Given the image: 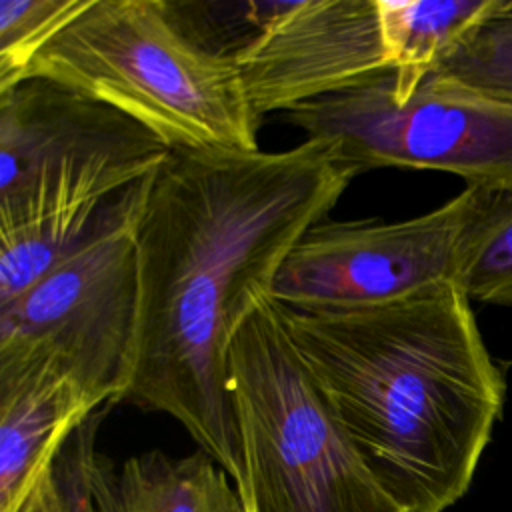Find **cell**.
Listing matches in <instances>:
<instances>
[{
    "instance_id": "1",
    "label": "cell",
    "mask_w": 512,
    "mask_h": 512,
    "mask_svg": "<svg viewBox=\"0 0 512 512\" xmlns=\"http://www.w3.org/2000/svg\"><path fill=\"white\" fill-rule=\"evenodd\" d=\"M354 176L306 140L282 152L172 150L148 178L136 226V362L122 402L178 420L238 494L232 338Z\"/></svg>"
},
{
    "instance_id": "12",
    "label": "cell",
    "mask_w": 512,
    "mask_h": 512,
    "mask_svg": "<svg viewBox=\"0 0 512 512\" xmlns=\"http://www.w3.org/2000/svg\"><path fill=\"white\" fill-rule=\"evenodd\" d=\"M500 4L502 0H378L382 36L392 62V96L410 98Z\"/></svg>"
},
{
    "instance_id": "11",
    "label": "cell",
    "mask_w": 512,
    "mask_h": 512,
    "mask_svg": "<svg viewBox=\"0 0 512 512\" xmlns=\"http://www.w3.org/2000/svg\"><path fill=\"white\" fill-rule=\"evenodd\" d=\"M232 484L202 450L182 458L150 450L120 468L96 450L90 468L94 512H244Z\"/></svg>"
},
{
    "instance_id": "16",
    "label": "cell",
    "mask_w": 512,
    "mask_h": 512,
    "mask_svg": "<svg viewBox=\"0 0 512 512\" xmlns=\"http://www.w3.org/2000/svg\"><path fill=\"white\" fill-rule=\"evenodd\" d=\"M110 408L112 404L102 406L80 422L54 456L52 472L64 512H94L90 468L96 454L98 428Z\"/></svg>"
},
{
    "instance_id": "6",
    "label": "cell",
    "mask_w": 512,
    "mask_h": 512,
    "mask_svg": "<svg viewBox=\"0 0 512 512\" xmlns=\"http://www.w3.org/2000/svg\"><path fill=\"white\" fill-rule=\"evenodd\" d=\"M146 184L112 198L64 258L0 306V356L52 358L94 408L122 402L134 374Z\"/></svg>"
},
{
    "instance_id": "13",
    "label": "cell",
    "mask_w": 512,
    "mask_h": 512,
    "mask_svg": "<svg viewBox=\"0 0 512 512\" xmlns=\"http://www.w3.org/2000/svg\"><path fill=\"white\" fill-rule=\"evenodd\" d=\"M428 78L512 102V0H502Z\"/></svg>"
},
{
    "instance_id": "9",
    "label": "cell",
    "mask_w": 512,
    "mask_h": 512,
    "mask_svg": "<svg viewBox=\"0 0 512 512\" xmlns=\"http://www.w3.org/2000/svg\"><path fill=\"white\" fill-rule=\"evenodd\" d=\"M232 62L258 118L392 72L378 0L270 2Z\"/></svg>"
},
{
    "instance_id": "2",
    "label": "cell",
    "mask_w": 512,
    "mask_h": 512,
    "mask_svg": "<svg viewBox=\"0 0 512 512\" xmlns=\"http://www.w3.org/2000/svg\"><path fill=\"white\" fill-rule=\"evenodd\" d=\"M460 284L356 308H284L288 332L364 466L404 512L470 488L506 384Z\"/></svg>"
},
{
    "instance_id": "7",
    "label": "cell",
    "mask_w": 512,
    "mask_h": 512,
    "mask_svg": "<svg viewBox=\"0 0 512 512\" xmlns=\"http://www.w3.org/2000/svg\"><path fill=\"white\" fill-rule=\"evenodd\" d=\"M390 74L284 116L356 174L390 166L442 170L466 186L512 192V102L434 78L396 100Z\"/></svg>"
},
{
    "instance_id": "5",
    "label": "cell",
    "mask_w": 512,
    "mask_h": 512,
    "mask_svg": "<svg viewBox=\"0 0 512 512\" xmlns=\"http://www.w3.org/2000/svg\"><path fill=\"white\" fill-rule=\"evenodd\" d=\"M244 512H404L378 486L264 296L228 350Z\"/></svg>"
},
{
    "instance_id": "15",
    "label": "cell",
    "mask_w": 512,
    "mask_h": 512,
    "mask_svg": "<svg viewBox=\"0 0 512 512\" xmlns=\"http://www.w3.org/2000/svg\"><path fill=\"white\" fill-rule=\"evenodd\" d=\"M460 286L470 300L512 306V192H494L476 230Z\"/></svg>"
},
{
    "instance_id": "17",
    "label": "cell",
    "mask_w": 512,
    "mask_h": 512,
    "mask_svg": "<svg viewBox=\"0 0 512 512\" xmlns=\"http://www.w3.org/2000/svg\"><path fill=\"white\" fill-rule=\"evenodd\" d=\"M18 512H64L52 464L40 474V478L36 480L34 488L30 490Z\"/></svg>"
},
{
    "instance_id": "4",
    "label": "cell",
    "mask_w": 512,
    "mask_h": 512,
    "mask_svg": "<svg viewBox=\"0 0 512 512\" xmlns=\"http://www.w3.org/2000/svg\"><path fill=\"white\" fill-rule=\"evenodd\" d=\"M32 76L126 114L170 150H260L232 58L194 40L164 0H92L32 60Z\"/></svg>"
},
{
    "instance_id": "3",
    "label": "cell",
    "mask_w": 512,
    "mask_h": 512,
    "mask_svg": "<svg viewBox=\"0 0 512 512\" xmlns=\"http://www.w3.org/2000/svg\"><path fill=\"white\" fill-rule=\"evenodd\" d=\"M172 150L126 114L46 78L0 92V306L64 258Z\"/></svg>"
},
{
    "instance_id": "14",
    "label": "cell",
    "mask_w": 512,
    "mask_h": 512,
    "mask_svg": "<svg viewBox=\"0 0 512 512\" xmlns=\"http://www.w3.org/2000/svg\"><path fill=\"white\" fill-rule=\"evenodd\" d=\"M92 0H0V92L26 78L42 48Z\"/></svg>"
},
{
    "instance_id": "8",
    "label": "cell",
    "mask_w": 512,
    "mask_h": 512,
    "mask_svg": "<svg viewBox=\"0 0 512 512\" xmlns=\"http://www.w3.org/2000/svg\"><path fill=\"white\" fill-rule=\"evenodd\" d=\"M490 190L466 186L442 206L398 222H318L286 254L270 298L294 310L384 304L460 284Z\"/></svg>"
},
{
    "instance_id": "10",
    "label": "cell",
    "mask_w": 512,
    "mask_h": 512,
    "mask_svg": "<svg viewBox=\"0 0 512 512\" xmlns=\"http://www.w3.org/2000/svg\"><path fill=\"white\" fill-rule=\"evenodd\" d=\"M96 410L52 358L0 356V512L20 510L70 432Z\"/></svg>"
}]
</instances>
